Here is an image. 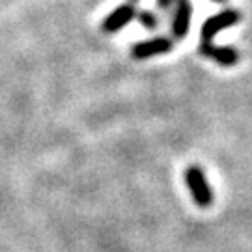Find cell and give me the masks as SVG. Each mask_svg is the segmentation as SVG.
I'll use <instances>...</instances> for the list:
<instances>
[{"mask_svg": "<svg viewBox=\"0 0 252 252\" xmlns=\"http://www.w3.org/2000/svg\"><path fill=\"white\" fill-rule=\"evenodd\" d=\"M185 183L190 190V196L194 200V204L202 209H206L213 204V190L209 187V183L206 180V174L200 166H189L185 170Z\"/></svg>", "mask_w": 252, "mask_h": 252, "instance_id": "obj_1", "label": "cell"}, {"mask_svg": "<svg viewBox=\"0 0 252 252\" xmlns=\"http://www.w3.org/2000/svg\"><path fill=\"white\" fill-rule=\"evenodd\" d=\"M239 19H241V11H237V9H234V8L224 9V11L217 13L213 17H209L206 23L202 25V30H200L202 41H211L219 32H222L226 28L234 27L235 23H239Z\"/></svg>", "mask_w": 252, "mask_h": 252, "instance_id": "obj_2", "label": "cell"}, {"mask_svg": "<svg viewBox=\"0 0 252 252\" xmlns=\"http://www.w3.org/2000/svg\"><path fill=\"white\" fill-rule=\"evenodd\" d=\"M174 49V41L168 37H152L146 41H138L131 49V56L135 60H148L152 56H159V54L170 53Z\"/></svg>", "mask_w": 252, "mask_h": 252, "instance_id": "obj_3", "label": "cell"}, {"mask_svg": "<svg viewBox=\"0 0 252 252\" xmlns=\"http://www.w3.org/2000/svg\"><path fill=\"white\" fill-rule=\"evenodd\" d=\"M198 51L202 56L213 60L219 65L232 67V65H235V63L239 62V53L235 51L234 47H220V45H215L213 41H202Z\"/></svg>", "mask_w": 252, "mask_h": 252, "instance_id": "obj_4", "label": "cell"}, {"mask_svg": "<svg viewBox=\"0 0 252 252\" xmlns=\"http://www.w3.org/2000/svg\"><path fill=\"white\" fill-rule=\"evenodd\" d=\"M136 17V9L133 4H122L118 6L110 15H108L105 21H103V27L101 30L107 32V34H114V32H120L122 28H126L133 19Z\"/></svg>", "mask_w": 252, "mask_h": 252, "instance_id": "obj_5", "label": "cell"}, {"mask_svg": "<svg viewBox=\"0 0 252 252\" xmlns=\"http://www.w3.org/2000/svg\"><path fill=\"white\" fill-rule=\"evenodd\" d=\"M192 6L189 0H176V11L172 15V36L176 39H183L189 34Z\"/></svg>", "mask_w": 252, "mask_h": 252, "instance_id": "obj_6", "label": "cell"}, {"mask_svg": "<svg viewBox=\"0 0 252 252\" xmlns=\"http://www.w3.org/2000/svg\"><path fill=\"white\" fill-rule=\"evenodd\" d=\"M136 19L150 32H155L159 28V17H157V13L152 11V9H140V11H136Z\"/></svg>", "mask_w": 252, "mask_h": 252, "instance_id": "obj_7", "label": "cell"}, {"mask_svg": "<svg viewBox=\"0 0 252 252\" xmlns=\"http://www.w3.org/2000/svg\"><path fill=\"white\" fill-rule=\"evenodd\" d=\"M157 8H159V11L164 17L168 19L176 11V0H157Z\"/></svg>", "mask_w": 252, "mask_h": 252, "instance_id": "obj_8", "label": "cell"}, {"mask_svg": "<svg viewBox=\"0 0 252 252\" xmlns=\"http://www.w3.org/2000/svg\"><path fill=\"white\" fill-rule=\"evenodd\" d=\"M213 2H226V0H213Z\"/></svg>", "mask_w": 252, "mask_h": 252, "instance_id": "obj_9", "label": "cell"}, {"mask_svg": "<svg viewBox=\"0 0 252 252\" xmlns=\"http://www.w3.org/2000/svg\"><path fill=\"white\" fill-rule=\"evenodd\" d=\"M131 2H138V0H131Z\"/></svg>", "mask_w": 252, "mask_h": 252, "instance_id": "obj_10", "label": "cell"}]
</instances>
